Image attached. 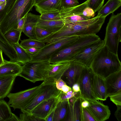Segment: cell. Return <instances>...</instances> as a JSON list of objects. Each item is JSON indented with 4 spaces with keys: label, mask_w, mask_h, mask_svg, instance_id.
Masks as SVG:
<instances>
[{
    "label": "cell",
    "mask_w": 121,
    "mask_h": 121,
    "mask_svg": "<svg viewBox=\"0 0 121 121\" xmlns=\"http://www.w3.org/2000/svg\"><path fill=\"white\" fill-rule=\"evenodd\" d=\"M106 17L97 15L90 19L73 23H65L58 31L46 39L50 43L71 36H82L96 34L100 30Z\"/></svg>",
    "instance_id": "cell-1"
},
{
    "label": "cell",
    "mask_w": 121,
    "mask_h": 121,
    "mask_svg": "<svg viewBox=\"0 0 121 121\" xmlns=\"http://www.w3.org/2000/svg\"><path fill=\"white\" fill-rule=\"evenodd\" d=\"M35 4L34 0H7L5 7L0 11V29L3 34L17 28L19 22Z\"/></svg>",
    "instance_id": "cell-2"
},
{
    "label": "cell",
    "mask_w": 121,
    "mask_h": 121,
    "mask_svg": "<svg viewBox=\"0 0 121 121\" xmlns=\"http://www.w3.org/2000/svg\"><path fill=\"white\" fill-rule=\"evenodd\" d=\"M90 67L95 74L105 79L121 70V63L118 55L104 45L96 54Z\"/></svg>",
    "instance_id": "cell-3"
},
{
    "label": "cell",
    "mask_w": 121,
    "mask_h": 121,
    "mask_svg": "<svg viewBox=\"0 0 121 121\" xmlns=\"http://www.w3.org/2000/svg\"><path fill=\"white\" fill-rule=\"evenodd\" d=\"M100 39L96 34L80 36L70 45L54 54L50 58L49 62L52 64L71 62L81 51Z\"/></svg>",
    "instance_id": "cell-4"
},
{
    "label": "cell",
    "mask_w": 121,
    "mask_h": 121,
    "mask_svg": "<svg viewBox=\"0 0 121 121\" xmlns=\"http://www.w3.org/2000/svg\"><path fill=\"white\" fill-rule=\"evenodd\" d=\"M104 40V45L111 52L118 55V45L121 41V13L113 14L111 17Z\"/></svg>",
    "instance_id": "cell-5"
},
{
    "label": "cell",
    "mask_w": 121,
    "mask_h": 121,
    "mask_svg": "<svg viewBox=\"0 0 121 121\" xmlns=\"http://www.w3.org/2000/svg\"><path fill=\"white\" fill-rule=\"evenodd\" d=\"M80 36H67L54 42L46 44L36 53L31 55V61H49L54 54L70 45Z\"/></svg>",
    "instance_id": "cell-6"
},
{
    "label": "cell",
    "mask_w": 121,
    "mask_h": 121,
    "mask_svg": "<svg viewBox=\"0 0 121 121\" xmlns=\"http://www.w3.org/2000/svg\"><path fill=\"white\" fill-rule=\"evenodd\" d=\"M50 64L49 61H30L22 66V70L19 76L34 83L43 81Z\"/></svg>",
    "instance_id": "cell-7"
},
{
    "label": "cell",
    "mask_w": 121,
    "mask_h": 121,
    "mask_svg": "<svg viewBox=\"0 0 121 121\" xmlns=\"http://www.w3.org/2000/svg\"><path fill=\"white\" fill-rule=\"evenodd\" d=\"M42 85H40L15 93H10L7 96L9 101L7 103L14 110H21L32 100L39 90Z\"/></svg>",
    "instance_id": "cell-8"
},
{
    "label": "cell",
    "mask_w": 121,
    "mask_h": 121,
    "mask_svg": "<svg viewBox=\"0 0 121 121\" xmlns=\"http://www.w3.org/2000/svg\"><path fill=\"white\" fill-rule=\"evenodd\" d=\"M39 90L31 102L24 108L22 112L30 114L31 111L39 103L50 98L58 96L60 91L56 88L55 83H44L43 82Z\"/></svg>",
    "instance_id": "cell-9"
},
{
    "label": "cell",
    "mask_w": 121,
    "mask_h": 121,
    "mask_svg": "<svg viewBox=\"0 0 121 121\" xmlns=\"http://www.w3.org/2000/svg\"><path fill=\"white\" fill-rule=\"evenodd\" d=\"M94 73L90 67L84 66L81 71L78 83L80 95L83 100H96L93 89V81Z\"/></svg>",
    "instance_id": "cell-10"
},
{
    "label": "cell",
    "mask_w": 121,
    "mask_h": 121,
    "mask_svg": "<svg viewBox=\"0 0 121 121\" xmlns=\"http://www.w3.org/2000/svg\"><path fill=\"white\" fill-rule=\"evenodd\" d=\"M89 0L73 7L65 8L61 7L58 11L41 14L40 19L43 20H63L68 17L77 14H82L84 9L88 6Z\"/></svg>",
    "instance_id": "cell-11"
},
{
    "label": "cell",
    "mask_w": 121,
    "mask_h": 121,
    "mask_svg": "<svg viewBox=\"0 0 121 121\" xmlns=\"http://www.w3.org/2000/svg\"><path fill=\"white\" fill-rule=\"evenodd\" d=\"M104 45V40L101 39L81 51L71 62L78 63L84 66L90 67L96 54Z\"/></svg>",
    "instance_id": "cell-12"
},
{
    "label": "cell",
    "mask_w": 121,
    "mask_h": 121,
    "mask_svg": "<svg viewBox=\"0 0 121 121\" xmlns=\"http://www.w3.org/2000/svg\"><path fill=\"white\" fill-rule=\"evenodd\" d=\"M59 102L58 96L45 100L34 108L30 114L45 121L46 117L55 108Z\"/></svg>",
    "instance_id": "cell-13"
},
{
    "label": "cell",
    "mask_w": 121,
    "mask_h": 121,
    "mask_svg": "<svg viewBox=\"0 0 121 121\" xmlns=\"http://www.w3.org/2000/svg\"><path fill=\"white\" fill-rule=\"evenodd\" d=\"M88 101L89 105L85 108L95 121H104L109 118L111 112L108 106L104 104L98 100Z\"/></svg>",
    "instance_id": "cell-14"
},
{
    "label": "cell",
    "mask_w": 121,
    "mask_h": 121,
    "mask_svg": "<svg viewBox=\"0 0 121 121\" xmlns=\"http://www.w3.org/2000/svg\"><path fill=\"white\" fill-rule=\"evenodd\" d=\"M70 63L50 64L47 68L46 74L43 82L44 83H55L58 79L61 78L69 67Z\"/></svg>",
    "instance_id": "cell-15"
},
{
    "label": "cell",
    "mask_w": 121,
    "mask_h": 121,
    "mask_svg": "<svg viewBox=\"0 0 121 121\" xmlns=\"http://www.w3.org/2000/svg\"><path fill=\"white\" fill-rule=\"evenodd\" d=\"M70 62L69 67L65 72L62 77L64 79V81L67 83V85L72 88L74 84L78 83L84 66L75 62Z\"/></svg>",
    "instance_id": "cell-16"
},
{
    "label": "cell",
    "mask_w": 121,
    "mask_h": 121,
    "mask_svg": "<svg viewBox=\"0 0 121 121\" xmlns=\"http://www.w3.org/2000/svg\"><path fill=\"white\" fill-rule=\"evenodd\" d=\"M83 99L80 92L68 100V113L65 121H81L80 107Z\"/></svg>",
    "instance_id": "cell-17"
},
{
    "label": "cell",
    "mask_w": 121,
    "mask_h": 121,
    "mask_svg": "<svg viewBox=\"0 0 121 121\" xmlns=\"http://www.w3.org/2000/svg\"><path fill=\"white\" fill-rule=\"evenodd\" d=\"M104 80L108 97L121 92V70L112 74Z\"/></svg>",
    "instance_id": "cell-18"
},
{
    "label": "cell",
    "mask_w": 121,
    "mask_h": 121,
    "mask_svg": "<svg viewBox=\"0 0 121 121\" xmlns=\"http://www.w3.org/2000/svg\"><path fill=\"white\" fill-rule=\"evenodd\" d=\"M40 20V15L28 13L26 15L22 32L29 38L37 39L35 30L37 24Z\"/></svg>",
    "instance_id": "cell-19"
},
{
    "label": "cell",
    "mask_w": 121,
    "mask_h": 121,
    "mask_svg": "<svg viewBox=\"0 0 121 121\" xmlns=\"http://www.w3.org/2000/svg\"><path fill=\"white\" fill-rule=\"evenodd\" d=\"M36 11L41 14L58 10L61 7V0H42L35 4Z\"/></svg>",
    "instance_id": "cell-20"
},
{
    "label": "cell",
    "mask_w": 121,
    "mask_h": 121,
    "mask_svg": "<svg viewBox=\"0 0 121 121\" xmlns=\"http://www.w3.org/2000/svg\"><path fill=\"white\" fill-rule=\"evenodd\" d=\"M93 89L96 100H106L108 98L104 79L94 74L93 81Z\"/></svg>",
    "instance_id": "cell-21"
},
{
    "label": "cell",
    "mask_w": 121,
    "mask_h": 121,
    "mask_svg": "<svg viewBox=\"0 0 121 121\" xmlns=\"http://www.w3.org/2000/svg\"><path fill=\"white\" fill-rule=\"evenodd\" d=\"M22 69V66L16 62L5 60L4 63L0 66V78L4 77L19 76Z\"/></svg>",
    "instance_id": "cell-22"
},
{
    "label": "cell",
    "mask_w": 121,
    "mask_h": 121,
    "mask_svg": "<svg viewBox=\"0 0 121 121\" xmlns=\"http://www.w3.org/2000/svg\"><path fill=\"white\" fill-rule=\"evenodd\" d=\"M0 48L5 55L10 59V61L17 62V56L13 46L6 38L0 29Z\"/></svg>",
    "instance_id": "cell-23"
},
{
    "label": "cell",
    "mask_w": 121,
    "mask_h": 121,
    "mask_svg": "<svg viewBox=\"0 0 121 121\" xmlns=\"http://www.w3.org/2000/svg\"><path fill=\"white\" fill-rule=\"evenodd\" d=\"M16 77L10 76L0 78V99L7 96L10 93Z\"/></svg>",
    "instance_id": "cell-24"
},
{
    "label": "cell",
    "mask_w": 121,
    "mask_h": 121,
    "mask_svg": "<svg viewBox=\"0 0 121 121\" xmlns=\"http://www.w3.org/2000/svg\"><path fill=\"white\" fill-rule=\"evenodd\" d=\"M121 5V0H108L98 11L97 15L106 17L113 13Z\"/></svg>",
    "instance_id": "cell-25"
},
{
    "label": "cell",
    "mask_w": 121,
    "mask_h": 121,
    "mask_svg": "<svg viewBox=\"0 0 121 121\" xmlns=\"http://www.w3.org/2000/svg\"><path fill=\"white\" fill-rule=\"evenodd\" d=\"M68 100L58 102L55 109L53 121H65L68 113Z\"/></svg>",
    "instance_id": "cell-26"
},
{
    "label": "cell",
    "mask_w": 121,
    "mask_h": 121,
    "mask_svg": "<svg viewBox=\"0 0 121 121\" xmlns=\"http://www.w3.org/2000/svg\"><path fill=\"white\" fill-rule=\"evenodd\" d=\"M64 24L65 22L63 20L47 21L40 19L37 24V26L53 33L59 30Z\"/></svg>",
    "instance_id": "cell-27"
},
{
    "label": "cell",
    "mask_w": 121,
    "mask_h": 121,
    "mask_svg": "<svg viewBox=\"0 0 121 121\" xmlns=\"http://www.w3.org/2000/svg\"><path fill=\"white\" fill-rule=\"evenodd\" d=\"M12 45L17 53V62L23 65L31 61V55L22 47L19 43Z\"/></svg>",
    "instance_id": "cell-28"
},
{
    "label": "cell",
    "mask_w": 121,
    "mask_h": 121,
    "mask_svg": "<svg viewBox=\"0 0 121 121\" xmlns=\"http://www.w3.org/2000/svg\"><path fill=\"white\" fill-rule=\"evenodd\" d=\"M12 112L10 106L5 101L0 100V121H8Z\"/></svg>",
    "instance_id": "cell-29"
},
{
    "label": "cell",
    "mask_w": 121,
    "mask_h": 121,
    "mask_svg": "<svg viewBox=\"0 0 121 121\" xmlns=\"http://www.w3.org/2000/svg\"><path fill=\"white\" fill-rule=\"evenodd\" d=\"M45 43L43 41L29 38L21 40L20 44L25 49L33 48L40 49L45 45Z\"/></svg>",
    "instance_id": "cell-30"
},
{
    "label": "cell",
    "mask_w": 121,
    "mask_h": 121,
    "mask_svg": "<svg viewBox=\"0 0 121 121\" xmlns=\"http://www.w3.org/2000/svg\"><path fill=\"white\" fill-rule=\"evenodd\" d=\"M22 32V30L17 28L9 30L4 35L8 41L13 45L19 43Z\"/></svg>",
    "instance_id": "cell-31"
},
{
    "label": "cell",
    "mask_w": 121,
    "mask_h": 121,
    "mask_svg": "<svg viewBox=\"0 0 121 121\" xmlns=\"http://www.w3.org/2000/svg\"><path fill=\"white\" fill-rule=\"evenodd\" d=\"M35 35L37 40L43 41L53 33L43 28L37 26L35 30Z\"/></svg>",
    "instance_id": "cell-32"
},
{
    "label": "cell",
    "mask_w": 121,
    "mask_h": 121,
    "mask_svg": "<svg viewBox=\"0 0 121 121\" xmlns=\"http://www.w3.org/2000/svg\"><path fill=\"white\" fill-rule=\"evenodd\" d=\"M104 0H89L88 6L91 8L95 13L103 5Z\"/></svg>",
    "instance_id": "cell-33"
},
{
    "label": "cell",
    "mask_w": 121,
    "mask_h": 121,
    "mask_svg": "<svg viewBox=\"0 0 121 121\" xmlns=\"http://www.w3.org/2000/svg\"><path fill=\"white\" fill-rule=\"evenodd\" d=\"M20 121H44L31 114L22 112L19 117Z\"/></svg>",
    "instance_id": "cell-34"
},
{
    "label": "cell",
    "mask_w": 121,
    "mask_h": 121,
    "mask_svg": "<svg viewBox=\"0 0 121 121\" xmlns=\"http://www.w3.org/2000/svg\"><path fill=\"white\" fill-rule=\"evenodd\" d=\"M80 111L81 121H95L88 111L85 108L82 107L81 105Z\"/></svg>",
    "instance_id": "cell-35"
},
{
    "label": "cell",
    "mask_w": 121,
    "mask_h": 121,
    "mask_svg": "<svg viewBox=\"0 0 121 121\" xmlns=\"http://www.w3.org/2000/svg\"><path fill=\"white\" fill-rule=\"evenodd\" d=\"M79 4L78 0H61V7L65 8H70Z\"/></svg>",
    "instance_id": "cell-36"
},
{
    "label": "cell",
    "mask_w": 121,
    "mask_h": 121,
    "mask_svg": "<svg viewBox=\"0 0 121 121\" xmlns=\"http://www.w3.org/2000/svg\"><path fill=\"white\" fill-rule=\"evenodd\" d=\"M78 92H73L71 94H67L60 91L58 95V99L59 101L68 100L69 99L74 96L77 95Z\"/></svg>",
    "instance_id": "cell-37"
},
{
    "label": "cell",
    "mask_w": 121,
    "mask_h": 121,
    "mask_svg": "<svg viewBox=\"0 0 121 121\" xmlns=\"http://www.w3.org/2000/svg\"><path fill=\"white\" fill-rule=\"evenodd\" d=\"M95 13L92 9L87 6L83 11L82 15L87 19H89L94 17Z\"/></svg>",
    "instance_id": "cell-38"
},
{
    "label": "cell",
    "mask_w": 121,
    "mask_h": 121,
    "mask_svg": "<svg viewBox=\"0 0 121 121\" xmlns=\"http://www.w3.org/2000/svg\"><path fill=\"white\" fill-rule=\"evenodd\" d=\"M110 99L116 106L121 105V92H120L109 97Z\"/></svg>",
    "instance_id": "cell-39"
},
{
    "label": "cell",
    "mask_w": 121,
    "mask_h": 121,
    "mask_svg": "<svg viewBox=\"0 0 121 121\" xmlns=\"http://www.w3.org/2000/svg\"><path fill=\"white\" fill-rule=\"evenodd\" d=\"M56 86L57 89L58 90L60 91L62 87L65 85L66 84V83L61 78L58 79L55 82Z\"/></svg>",
    "instance_id": "cell-40"
},
{
    "label": "cell",
    "mask_w": 121,
    "mask_h": 121,
    "mask_svg": "<svg viewBox=\"0 0 121 121\" xmlns=\"http://www.w3.org/2000/svg\"><path fill=\"white\" fill-rule=\"evenodd\" d=\"M114 115L118 121H121V105H117Z\"/></svg>",
    "instance_id": "cell-41"
},
{
    "label": "cell",
    "mask_w": 121,
    "mask_h": 121,
    "mask_svg": "<svg viewBox=\"0 0 121 121\" xmlns=\"http://www.w3.org/2000/svg\"><path fill=\"white\" fill-rule=\"evenodd\" d=\"M27 14L21 18L19 22L17 28L22 30L25 24Z\"/></svg>",
    "instance_id": "cell-42"
},
{
    "label": "cell",
    "mask_w": 121,
    "mask_h": 121,
    "mask_svg": "<svg viewBox=\"0 0 121 121\" xmlns=\"http://www.w3.org/2000/svg\"><path fill=\"white\" fill-rule=\"evenodd\" d=\"M40 49L39 48H33L25 49L30 54L33 55L36 53Z\"/></svg>",
    "instance_id": "cell-43"
},
{
    "label": "cell",
    "mask_w": 121,
    "mask_h": 121,
    "mask_svg": "<svg viewBox=\"0 0 121 121\" xmlns=\"http://www.w3.org/2000/svg\"><path fill=\"white\" fill-rule=\"evenodd\" d=\"M72 89V88L67 84L64 85L62 88L61 91L66 93L68 91Z\"/></svg>",
    "instance_id": "cell-44"
},
{
    "label": "cell",
    "mask_w": 121,
    "mask_h": 121,
    "mask_svg": "<svg viewBox=\"0 0 121 121\" xmlns=\"http://www.w3.org/2000/svg\"><path fill=\"white\" fill-rule=\"evenodd\" d=\"M55 109L48 116L45 120V121H53Z\"/></svg>",
    "instance_id": "cell-45"
},
{
    "label": "cell",
    "mask_w": 121,
    "mask_h": 121,
    "mask_svg": "<svg viewBox=\"0 0 121 121\" xmlns=\"http://www.w3.org/2000/svg\"><path fill=\"white\" fill-rule=\"evenodd\" d=\"M90 103L89 101L86 100H83L81 103V106L83 108H86L89 105Z\"/></svg>",
    "instance_id": "cell-46"
},
{
    "label": "cell",
    "mask_w": 121,
    "mask_h": 121,
    "mask_svg": "<svg viewBox=\"0 0 121 121\" xmlns=\"http://www.w3.org/2000/svg\"><path fill=\"white\" fill-rule=\"evenodd\" d=\"M72 88L74 92H78L80 91L79 86L78 83L74 84L72 86Z\"/></svg>",
    "instance_id": "cell-47"
},
{
    "label": "cell",
    "mask_w": 121,
    "mask_h": 121,
    "mask_svg": "<svg viewBox=\"0 0 121 121\" xmlns=\"http://www.w3.org/2000/svg\"><path fill=\"white\" fill-rule=\"evenodd\" d=\"M20 121L19 117H18L14 114L12 113L11 117L8 121Z\"/></svg>",
    "instance_id": "cell-48"
},
{
    "label": "cell",
    "mask_w": 121,
    "mask_h": 121,
    "mask_svg": "<svg viewBox=\"0 0 121 121\" xmlns=\"http://www.w3.org/2000/svg\"><path fill=\"white\" fill-rule=\"evenodd\" d=\"M3 52L2 50L0 51V65L3 64L4 63L5 60L3 56Z\"/></svg>",
    "instance_id": "cell-49"
},
{
    "label": "cell",
    "mask_w": 121,
    "mask_h": 121,
    "mask_svg": "<svg viewBox=\"0 0 121 121\" xmlns=\"http://www.w3.org/2000/svg\"><path fill=\"white\" fill-rule=\"evenodd\" d=\"M7 2V0H0V6L5 5Z\"/></svg>",
    "instance_id": "cell-50"
},
{
    "label": "cell",
    "mask_w": 121,
    "mask_h": 121,
    "mask_svg": "<svg viewBox=\"0 0 121 121\" xmlns=\"http://www.w3.org/2000/svg\"><path fill=\"white\" fill-rule=\"evenodd\" d=\"M74 91L72 89L68 91L66 94H69L72 93Z\"/></svg>",
    "instance_id": "cell-51"
},
{
    "label": "cell",
    "mask_w": 121,
    "mask_h": 121,
    "mask_svg": "<svg viewBox=\"0 0 121 121\" xmlns=\"http://www.w3.org/2000/svg\"><path fill=\"white\" fill-rule=\"evenodd\" d=\"M5 5L0 6V11L4 8Z\"/></svg>",
    "instance_id": "cell-52"
},
{
    "label": "cell",
    "mask_w": 121,
    "mask_h": 121,
    "mask_svg": "<svg viewBox=\"0 0 121 121\" xmlns=\"http://www.w3.org/2000/svg\"><path fill=\"white\" fill-rule=\"evenodd\" d=\"M42 0H34L35 4Z\"/></svg>",
    "instance_id": "cell-53"
},
{
    "label": "cell",
    "mask_w": 121,
    "mask_h": 121,
    "mask_svg": "<svg viewBox=\"0 0 121 121\" xmlns=\"http://www.w3.org/2000/svg\"><path fill=\"white\" fill-rule=\"evenodd\" d=\"M1 50V49L0 48V51Z\"/></svg>",
    "instance_id": "cell-54"
},
{
    "label": "cell",
    "mask_w": 121,
    "mask_h": 121,
    "mask_svg": "<svg viewBox=\"0 0 121 121\" xmlns=\"http://www.w3.org/2000/svg\"><path fill=\"white\" fill-rule=\"evenodd\" d=\"M1 65H0V66H1Z\"/></svg>",
    "instance_id": "cell-55"
}]
</instances>
